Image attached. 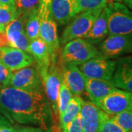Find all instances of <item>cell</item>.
<instances>
[{"mask_svg": "<svg viewBox=\"0 0 132 132\" xmlns=\"http://www.w3.org/2000/svg\"><path fill=\"white\" fill-rule=\"evenodd\" d=\"M0 112L10 123L38 126L44 131L52 126L51 109L43 92L11 86L0 89Z\"/></svg>", "mask_w": 132, "mask_h": 132, "instance_id": "6da1fadb", "label": "cell"}, {"mask_svg": "<svg viewBox=\"0 0 132 132\" xmlns=\"http://www.w3.org/2000/svg\"><path fill=\"white\" fill-rule=\"evenodd\" d=\"M62 64L58 60L50 61L47 69L39 71L42 79L43 90L51 109L53 125H59L58 94L62 82Z\"/></svg>", "mask_w": 132, "mask_h": 132, "instance_id": "7a4b0ae2", "label": "cell"}, {"mask_svg": "<svg viewBox=\"0 0 132 132\" xmlns=\"http://www.w3.org/2000/svg\"><path fill=\"white\" fill-rule=\"evenodd\" d=\"M108 18L109 35L132 36V12L120 2H108L105 7Z\"/></svg>", "mask_w": 132, "mask_h": 132, "instance_id": "3957f363", "label": "cell"}, {"mask_svg": "<svg viewBox=\"0 0 132 132\" xmlns=\"http://www.w3.org/2000/svg\"><path fill=\"white\" fill-rule=\"evenodd\" d=\"M101 56L102 54L94 44L85 38H76L66 43L61 52L62 61L76 65H79L92 58Z\"/></svg>", "mask_w": 132, "mask_h": 132, "instance_id": "277c9868", "label": "cell"}, {"mask_svg": "<svg viewBox=\"0 0 132 132\" xmlns=\"http://www.w3.org/2000/svg\"><path fill=\"white\" fill-rule=\"evenodd\" d=\"M101 10H87L78 13L72 22L66 27L62 34L60 45L63 46L66 43L76 38H85Z\"/></svg>", "mask_w": 132, "mask_h": 132, "instance_id": "5b68a950", "label": "cell"}, {"mask_svg": "<svg viewBox=\"0 0 132 132\" xmlns=\"http://www.w3.org/2000/svg\"><path fill=\"white\" fill-rule=\"evenodd\" d=\"M116 64V60H111L101 56L92 58L81 64L79 68L87 78L111 81Z\"/></svg>", "mask_w": 132, "mask_h": 132, "instance_id": "8992f818", "label": "cell"}, {"mask_svg": "<svg viewBox=\"0 0 132 132\" xmlns=\"http://www.w3.org/2000/svg\"><path fill=\"white\" fill-rule=\"evenodd\" d=\"M9 86L27 91L43 92L38 66H27L13 73Z\"/></svg>", "mask_w": 132, "mask_h": 132, "instance_id": "52a82bcc", "label": "cell"}, {"mask_svg": "<svg viewBox=\"0 0 132 132\" xmlns=\"http://www.w3.org/2000/svg\"><path fill=\"white\" fill-rule=\"evenodd\" d=\"M95 104L109 115L132 109V92L117 88Z\"/></svg>", "mask_w": 132, "mask_h": 132, "instance_id": "ba28073f", "label": "cell"}, {"mask_svg": "<svg viewBox=\"0 0 132 132\" xmlns=\"http://www.w3.org/2000/svg\"><path fill=\"white\" fill-rule=\"evenodd\" d=\"M100 52L108 59L117 58L132 53V36L109 35L100 45Z\"/></svg>", "mask_w": 132, "mask_h": 132, "instance_id": "9c48e42d", "label": "cell"}, {"mask_svg": "<svg viewBox=\"0 0 132 132\" xmlns=\"http://www.w3.org/2000/svg\"><path fill=\"white\" fill-rule=\"evenodd\" d=\"M39 38H41L48 48L50 61L56 60L60 53V40L57 35V25L50 16L40 19Z\"/></svg>", "mask_w": 132, "mask_h": 132, "instance_id": "30bf717a", "label": "cell"}, {"mask_svg": "<svg viewBox=\"0 0 132 132\" xmlns=\"http://www.w3.org/2000/svg\"><path fill=\"white\" fill-rule=\"evenodd\" d=\"M0 62L10 71H15L32 65L35 60L30 54L12 46L0 47Z\"/></svg>", "mask_w": 132, "mask_h": 132, "instance_id": "8fae6325", "label": "cell"}, {"mask_svg": "<svg viewBox=\"0 0 132 132\" xmlns=\"http://www.w3.org/2000/svg\"><path fill=\"white\" fill-rule=\"evenodd\" d=\"M81 124L85 132H97L101 121L108 114L92 101H82L80 112Z\"/></svg>", "mask_w": 132, "mask_h": 132, "instance_id": "7c38bea8", "label": "cell"}, {"mask_svg": "<svg viewBox=\"0 0 132 132\" xmlns=\"http://www.w3.org/2000/svg\"><path fill=\"white\" fill-rule=\"evenodd\" d=\"M86 78L76 65L62 63V81L69 88L73 95L80 96L85 92Z\"/></svg>", "mask_w": 132, "mask_h": 132, "instance_id": "4fadbf2b", "label": "cell"}, {"mask_svg": "<svg viewBox=\"0 0 132 132\" xmlns=\"http://www.w3.org/2000/svg\"><path fill=\"white\" fill-rule=\"evenodd\" d=\"M111 81L118 89L132 92V56L117 60Z\"/></svg>", "mask_w": 132, "mask_h": 132, "instance_id": "5bb4252c", "label": "cell"}, {"mask_svg": "<svg viewBox=\"0 0 132 132\" xmlns=\"http://www.w3.org/2000/svg\"><path fill=\"white\" fill-rule=\"evenodd\" d=\"M76 15V0H52L50 15L57 24H68Z\"/></svg>", "mask_w": 132, "mask_h": 132, "instance_id": "9a60e30c", "label": "cell"}, {"mask_svg": "<svg viewBox=\"0 0 132 132\" xmlns=\"http://www.w3.org/2000/svg\"><path fill=\"white\" fill-rule=\"evenodd\" d=\"M115 89H117V87L111 81L86 78L85 91L91 101L94 104H96L100 100L104 98L105 96Z\"/></svg>", "mask_w": 132, "mask_h": 132, "instance_id": "2e32d148", "label": "cell"}, {"mask_svg": "<svg viewBox=\"0 0 132 132\" xmlns=\"http://www.w3.org/2000/svg\"><path fill=\"white\" fill-rule=\"evenodd\" d=\"M108 35V18L106 10L104 7L84 38L91 43L95 44L101 42Z\"/></svg>", "mask_w": 132, "mask_h": 132, "instance_id": "e0dca14e", "label": "cell"}, {"mask_svg": "<svg viewBox=\"0 0 132 132\" xmlns=\"http://www.w3.org/2000/svg\"><path fill=\"white\" fill-rule=\"evenodd\" d=\"M29 53L37 62L38 71L47 69L50 65V55L47 45L41 38H38L29 41Z\"/></svg>", "mask_w": 132, "mask_h": 132, "instance_id": "ac0fdd59", "label": "cell"}, {"mask_svg": "<svg viewBox=\"0 0 132 132\" xmlns=\"http://www.w3.org/2000/svg\"><path fill=\"white\" fill-rule=\"evenodd\" d=\"M24 25L25 22L18 17L6 26L5 32L9 42L10 46L14 47L19 39L26 33Z\"/></svg>", "mask_w": 132, "mask_h": 132, "instance_id": "d6986e66", "label": "cell"}, {"mask_svg": "<svg viewBox=\"0 0 132 132\" xmlns=\"http://www.w3.org/2000/svg\"><path fill=\"white\" fill-rule=\"evenodd\" d=\"M82 101L83 100L81 98L80 96H72L65 112L59 118V124L61 128L64 127L67 123L73 120L79 114Z\"/></svg>", "mask_w": 132, "mask_h": 132, "instance_id": "ffe728a7", "label": "cell"}, {"mask_svg": "<svg viewBox=\"0 0 132 132\" xmlns=\"http://www.w3.org/2000/svg\"><path fill=\"white\" fill-rule=\"evenodd\" d=\"M25 32L29 40L39 38L40 32V17L38 10L34 11L29 15L25 21Z\"/></svg>", "mask_w": 132, "mask_h": 132, "instance_id": "44dd1931", "label": "cell"}, {"mask_svg": "<svg viewBox=\"0 0 132 132\" xmlns=\"http://www.w3.org/2000/svg\"><path fill=\"white\" fill-rule=\"evenodd\" d=\"M40 0H16L15 6L19 13V17L24 22L29 15L39 7Z\"/></svg>", "mask_w": 132, "mask_h": 132, "instance_id": "7402d4cb", "label": "cell"}, {"mask_svg": "<svg viewBox=\"0 0 132 132\" xmlns=\"http://www.w3.org/2000/svg\"><path fill=\"white\" fill-rule=\"evenodd\" d=\"M76 14L87 10H103L107 5V0H76Z\"/></svg>", "mask_w": 132, "mask_h": 132, "instance_id": "603a6c76", "label": "cell"}, {"mask_svg": "<svg viewBox=\"0 0 132 132\" xmlns=\"http://www.w3.org/2000/svg\"><path fill=\"white\" fill-rule=\"evenodd\" d=\"M111 118L118 126L126 132L132 131V109L126 110L120 113L111 115Z\"/></svg>", "mask_w": 132, "mask_h": 132, "instance_id": "cb8c5ba5", "label": "cell"}, {"mask_svg": "<svg viewBox=\"0 0 132 132\" xmlns=\"http://www.w3.org/2000/svg\"><path fill=\"white\" fill-rule=\"evenodd\" d=\"M19 17L15 5H0V25L6 27L7 24Z\"/></svg>", "mask_w": 132, "mask_h": 132, "instance_id": "d4e9b609", "label": "cell"}, {"mask_svg": "<svg viewBox=\"0 0 132 132\" xmlns=\"http://www.w3.org/2000/svg\"><path fill=\"white\" fill-rule=\"evenodd\" d=\"M72 96H73V94L71 92V90H69V88L66 86L65 84L62 81L60 90H59V94H58L59 118L65 112Z\"/></svg>", "mask_w": 132, "mask_h": 132, "instance_id": "484cf974", "label": "cell"}, {"mask_svg": "<svg viewBox=\"0 0 132 132\" xmlns=\"http://www.w3.org/2000/svg\"><path fill=\"white\" fill-rule=\"evenodd\" d=\"M97 132H126L120 126H118L111 118V115L108 114L101 121Z\"/></svg>", "mask_w": 132, "mask_h": 132, "instance_id": "4316f807", "label": "cell"}, {"mask_svg": "<svg viewBox=\"0 0 132 132\" xmlns=\"http://www.w3.org/2000/svg\"><path fill=\"white\" fill-rule=\"evenodd\" d=\"M62 129L64 132H85L81 124L79 114L73 120L67 123L64 127L62 128Z\"/></svg>", "mask_w": 132, "mask_h": 132, "instance_id": "83f0119b", "label": "cell"}, {"mask_svg": "<svg viewBox=\"0 0 132 132\" xmlns=\"http://www.w3.org/2000/svg\"><path fill=\"white\" fill-rule=\"evenodd\" d=\"M13 75V71H10L6 66L0 62V85L2 87H7Z\"/></svg>", "mask_w": 132, "mask_h": 132, "instance_id": "f1b7e54d", "label": "cell"}, {"mask_svg": "<svg viewBox=\"0 0 132 132\" xmlns=\"http://www.w3.org/2000/svg\"><path fill=\"white\" fill-rule=\"evenodd\" d=\"M52 0H40L38 14L40 19L47 18L50 16V8H51Z\"/></svg>", "mask_w": 132, "mask_h": 132, "instance_id": "f546056e", "label": "cell"}, {"mask_svg": "<svg viewBox=\"0 0 132 132\" xmlns=\"http://www.w3.org/2000/svg\"><path fill=\"white\" fill-rule=\"evenodd\" d=\"M0 132H16V129L5 117L0 116Z\"/></svg>", "mask_w": 132, "mask_h": 132, "instance_id": "4dcf8cb0", "label": "cell"}, {"mask_svg": "<svg viewBox=\"0 0 132 132\" xmlns=\"http://www.w3.org/2000/svg\"><path fill=\"white\" fill-rule=\"evenodd\" d=\"M16 132H45L41 128L33 127V126H25L16 129Z\"/></svg>", "mask_w": 132, "mask_h": 132, "instance_id": "1f68e13d", "label": "cell"}, {"mask_svg": "<svg viewBox=\"0 0 132 132\" xmlns=\"http://www.w3.org/2000/svg\"><path fill=\"white\" fill-rule=\"evenodd\" d=\"M1 46H10L9 42L5 32H0V47Z\"/></svg>", "mask_w": 132, "mask_h": 132, "instance_id": "d6a6232c", "label": "cell"}, {"mask_svg": "<svg viewBox=\"0 0 132 132\" xmlns=\"http://www.w3.org/2000/svg\"><path fill=\"white\" fill-rule=\"evenodd\" d=\"M16 0H0V3L3 5H15Z\"/></svg>", "mask_w": 132, "mask_h": 132, "instance_id": "836d02e7", "label": "cell"}, {"mask_svg": "<svg viewBox=\"0 0 132 132\" xmlns=\"http://www.w3.org/2000/svg\"><path fill=\"white\" fill-rule=\"evenodd\" d=\"M124 3L127 6L128 8L132 10V0H123Z\"/></svg>", "mask_w": 132, "mask_h": 132, "instance_id": "e575fe53", "label": "cell"}, {"mask_svg": "<svg viewBox=\"0 0 132 132\" xmlns=\"http://www.w3.org/2000/svg\"><path fill=\"white\" fill-rule=\"evenodd\" d=\"M52 131L53 132H64L62 131V128H52Z\"/></svg>", "mask_w": 132, "mask_h": 132, "instance_id": "d590c367", "label": "cell"}, {"mask_svg": "<svg viewBox=\"0 0 132 132\" xmlns=\"http://www.w3.org/2000/svg\"><path fill=\"white\" fill-rule=\"evenodd\" d=\"M5 27H3V26L0 25V32H5Z\"/></svg>", "mask_w": 132, "mask_h": 132, "instance_id": "8d00e7d4", "label": "cell"}, {"mask_svg": "<svg viewBox=\"0 0 132 132\" xmlns=\"http://www.w3.org/2000/svg\"><path fill=\"white\" fill-rule=\"evenodd\" d=\"M108 2H122L123 0H107Z\"/></svg>", "mask_w": 132, "mask_h": 132, "instance_id": "74e56055", "label": "cell"}, {"mask_svg": "<svg viewBox=\"0 0 132 132\" xmlns=\"http://www.w3.org/2000/svg\"><path fill=\"white\" fill-rule=\"evenodd\" d=\"M45 132H53V131H52V126L49 128L48 129L47 131H46Z\"/></svg>", "mask_w": 132, "mask_h": 132, "instance_id": "f35d334b", "label": "cell"}, {"mask_svg": "<svg viewBox=\"0 0 132 132\" xmlns=\"http://www.w3.org/2000/svg\"><path fill=\"white\" fill-rule=\"evenodd\" d=\"M130 132H132V131H130Z\"/></svg>", "mask_w": 132, "mask_h": 132, "instance_id": "ab89813d", "label": "cell"}, {"mask_svg": "<svg viewBox=\"0 0 132 132\" xmlns=\"http://www.w3.org/2000/svg\"><path fill=\"white\" fill-rule=\"evenodd\" d=\"M0 5H1V3H0Z\"/></svg>", "mask_w": 132, "mask_h": 132, "instance_id": "60d3db41", "label": "cell"}]
</instances>
